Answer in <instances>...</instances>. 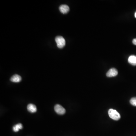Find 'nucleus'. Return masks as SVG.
<instances>
[{"mask_svg":"<svg viewBox=\"0 0 136 136\" xmlns=\"http://www.w3.org/2000/svg\"><path fill=\"white\" fill-rule=\"evenodd\" d=\"M108 114L111 118L113 120L117 121L121 118L120 114L116 110L112 109H111L109 110Z\"/></svg>","mask_w":136,"mask_h":136,"instance_id":"nucleus-1","label":"nucleus"},{"mask_svg":"<svg viewBox=\"0 0 136 136\" xmlns=\"http://www.w3.org/2000/svg\"><path fill=\"white\" fill-rule=\"evenodd\" d=\"M57 45L59 48H62L65 45V41L63 37L58 36L55 38Z\"/></svg>","mask_w":136,"mask_h":136,"instance_id":"nucleus-2","label":"nucleus"},{"mask_svg":"<svg viewBox=\"0 0 136 136\" xmlns=\"http://www.w3.org/2000/svg\"><path fill=\"white\" fill-rule=\"evenodd\" d=\"M55 112L59 115H63L65 113V109L59 104H57L54 107Z\"/></svg>","mask_w":136,"mask_h":136,"instance_id":"nucleus-3","label":"nucleus"},{"mask_svg":"<svg viewBox=\"0 0 136 136\" xmlns=\"http://www.w3.org/2000/svg\"><path fill=\"white\" fill-rule=\"evenodd\" d=\"M118 72L117 70L115 68L110 69L106 73L107 76L108 77H115L117 75Z\"/></svg>","mask_w":136,"mask_h":136,"instance_id":"nucleus-4","label":"nucleus"},{"mask_svg":"<svg viewBox=\"0 0 136 136\" xmlns=\"http://www.w3.org/2000/svg\"><path fill=\"white\" fill-rule=\"evenodd\" d=\"M59 10L61 13L63 14L67 13L69 11L70 9L69 6L66 5H62L59 7Z\"/></svg>","mask_w":136,"mask_h":136,"instance_id":"nucleus-5","label":"nucleus"},{"mask_svg":"<svg viewBox=\"0 0 136 136\" xmlns=\"http://www.w3.org/2000/svg\"><path fill=\"white\" fill-rule=\"evenodd\" d=\"M21 80H22V78H21V76L18 74H15L12 76L10 79L12 82H15V83L19 82L21 81Z\"/></svg>","mask_w":136,"mask_h":136,"instance_id":"nucleus-6","label":"nucleus"},{"mask_svg":"<svg viewBox=\"0 0 136 136\" xmlns=\"http://www.w3.org/2000/svg\"><path fill=\"white\" fill-rule=\"evenodd\" d=\"M27 109L28 111L31 113H35L37 110L36 107L33 104H28L27 106Z\"/></svg>","mask_w":136,"mask_h":136,"instance_id":"nucleus-7","label":"nucleus"},{"mask_svg":"<svg viewBox=\"0 0 136 136\" xmlns=\"http://www.w3.org/2000/svg\"><path fill=\"white\" fill-rule=\"evenodd\" d=\"M128 62L132 65H136V56L132 55L128 58Z\"/></svg>","mask_w":136,"mask_h":136,"instance_id":"nucleus-8","label":"nucleus"},{"mask_svg":"<svg viewBox=\"0 0 136 136\" xmlns=\"http://www.w3.org/2000/svg\"><path fill=\"white\" fill-rule=\"evenodd\" d=\"M22 128H23V126L22 124H18L13 126V130L15 132H18L20 129H22Z\"/></svg>","mask_w":136,"mask_h":136,"instance_id":"nucleus-9","label":"nucleus"},{"mask_svg":"<svg viewBox=\"0 0 136 136\" xmlns=\"http://www.w3.org/2000/svg\"><path fill=\"white\" fill-rule=\"evenodd\" d=\"M130 102L132 105L136 106V97H133L131 98Z\"/></svg>","mask_w":136,"mask_h":136,"instance_id":"nucleus-10","label":"nucleus"},{"mask_svg":"<svg viewBox=\"0 0 136 136\" xmlns=\"http://www.w3.org/2000/svg\"><path fill=\"white\" fill-rule=\"evenodd\" d=\"M132 42L134 44L136 45V39H134L132 41Z\"/></svg>","mask_w":136,"mask_h":136,"instance_id":"nucleus-11","label":"nucleus"},{"mask_svg":"<svg viewBox=\"0 0 136 136\" xmlns=\"http://www.w3.org/2000/svg\"><path fill=\"white\" fill-rule=\"evenodd\" d=\"M135 17L136 18V11L135 12Z\"/></svg>","mask_w":136,"mask_h":136,"instance_id":"nucleus-12","label":"nucleus"}]
</instances>
